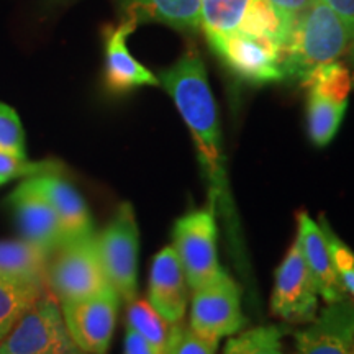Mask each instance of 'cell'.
Segmentation results:
<instances>
[{"instance_id": "obj_22", "label": "cell", "mask_w": 354, "mask_h": 354, "mask_svg": "<svg viewBox=\"0 0 354 354\" xmlns=\"http://www.w3.org/2000/svg\"><path fill=\"white\" fill-rule=\"evenodd\" d=\"M176 323L167 322L148 299L131 300L127 308V326L140 333L145 339L154 344L159 351H165L167 342H169L172 328Z\"/></svg>"}, {"instance_id": "obj_20", "label": "cell", "mask_w": 354, "mask_h": 354, "mask_svg": "<svg viewBox=\"0 0 354 354\" xmlns=\"http://www.w3.org/2000/svg\"><path fill=\"white\" fill-rule=\"evenodd\" d=\"M348 104L308 92L307 128L312 143L323 148L333 141L346 113Z\"/></svg>"}, {"instance_id": "obj_16", "label": "cell", "mask_w": 354, "mask_h": 354, "mask_svg": "<svg viewBox=\"0 0 354 354\" xmlns=\"http://www.w3.org/2000/svg\"><path fill=\"white\" fill-rule=\"evenodd\" d=\"M123 19L136 25L159 21L179 32L203 30V0H122Z\"/></svg>"}, {"instance_id": "obj_6", "label": "cell", "mask_w": 354, "mask_h": 354, "mask_svg": "<svg viewBox=\"0 0 354 354\" xmlns=\"http://www.w3.org/2000/svg\"><path fill=\"white\" fill-rule=\"evenodd\" d=\"M172 238V248L192 290L209 284L225 272L218 261L216 223L210 209L194 210L180 216L174 225Z\"/></svg>"}, {"instance_id": "obj_13", "label": "cell", "mask_w": 354, "mask_h": 354, "mask_svg": "<svg viewBox=\"0 0 354 354\" xmlns=\"http://www.w3.org/2000/svg\"><path fill=\"white\" fill-rule=\"evenodd\" d=\"M135 21L123 19L105 28V86L113 94H125L143 86H159L158 76L145 68L127 46V38L136 30Z\"/></svg>"}, {"instance_id": "obj_12", "label": "cell", "mask_w": 354, "mask_h": 354, "mask_svg": "<svg viewBox=\"0 0 354 354\" xmlns=\"http://www.w3.org/2000/svg\"><path fill=\"white\" fill-rule=\"evenodd\" d=\"M19 227L25 240L41 248L51 254L64 241L59 220L43 196L41 190L33 184L32 177L21 183L8 197Z\"/></svg>"}, {"instance_id": "obj_28", "label": "cell", "mask_w": 354, "mask_h": 354, "mask_svg": "<svg viewBox=\"0 0 354 354\" xmlns=\"http://www.w3.org/2000/svg\"><path fill=\"white\" fill-rule=\"evenodd\" d=\"M218 342L196 333L184 320L176 323L162 354H216Z\"/></svg>"}, {"instance_id": "obj_17", "label": "cell", "mask_w": 354, "mask_h": 354, "mask_svg": "<svg viewBox=\"0 0 354 354\" xmlns=\"http://www.w3.org/2000/svg\"><path fill=\"white\" fill-rule=\"evenodd\" d=\"M33 184L50 202L63 230L64 241L94 232L88 209L81 194L59 174L32 177Z\"/></svg>"}, {"instance_id": "obj_24", "label": "cell", "mask_w": 354, "mask_h": 354, "mask_svg": "<svg viewBox=\"0 0 354 354\" xmlns=\"http://www.w3.org/2000/svg\"><path fill=\"white\" fill-rule=\"evenodd\" d=\"M221 354H284L282 331L279 326L264 325L233 335Z\"/></svg>"}, {"instance_id": "obj_1", "label": "cell", "mask_w": 354, "mask_h": 354, "mask_svg": "<svg viewBox=\"0 0 354 354\" xmlns=\"http://www.w3.org/2000/svg\"><path fill=\"white\" fill-rule=\"evenodd\" d=\"M158 81L169 94L192 135L198 161L209 177L214 198L221 201L227 197V174L218 112L205 64L197 48L190 44L171 68L159 73Z\"/></svg>"}, {"instance_id": "obj_34", "label": "cell", "mask_w": 354, "mask_h": 354, "mask_svg": "<svg viewBox=\"0 0 354 354\" xmlns=\"http://www.w3.org/2000/svg\"><path fill=\"white\" fill-rule=\"evenodd\" d=\"M66 354H95V353H88V351H84V349L77 348V346H73Z\"/></svg>"}, {"instance_id": "obj_9", "label": "cell", "mask_w": 354, "mask_h": 354, "mask_svg": "<svg viewBox=\"0 0 354 354\" xmlns=\"http://www.w3.org/2000/svg\"><path fill=\"white\" fill-rule=\"evenodd\" d=\"M189 326L218 343L221 338L240 333L245 326L240 289L227 272L194 290Z\"/></svg>"}, {"instance_id": "obj_30", "label": "cell", "mask_w": 354, "mask_h": 354, "mask_svg": "<svg viewBox=\"0 0 354 354\" xmlns=\"http://www.w3.org/2000/svg\"><path fill=\"white\" fill-rule=\"evenodd\" d=\"M268 2L271 3V6L277 10L279 15L282 17V20H284L287 30H289L290 33L292 26H294L299 17L302 15L315 0H268Z\"/></svg>"}, {"instance_id": "obj_27", "label": "cell", "mask_w": 354, "mask_h": 354, "mask_svg": "<svg viewBox=\"0 0 354 354\" xmlns=\"http://www.w3.org/2000/svg\"><path fill=\"white\" fill-rule=\"evenodd\" d=\"M63 166L56 161H26V158H17L0 153V185L10 183L13 179H30V177L44 174H59Z\"/></svg>"}, {"instance_id": "obj_29", "label": "cell", "mask_w": 354, "mask_h": 354, "mask_svg": "<svg viewBox=\"0 0 354 354\" xmlns=\"http://www.w3.org/2000/svg\"><path fill=\"white\" fill-rule=\"evenodd\" d=\"M0 153L26 158L25 133L19 113L6 104H0Z\"/></svg>"}, {"instance_id": "obj_33", "label": "cell", "mask_w": 354, "mask_h": 354, "mask_svg": "<svg viewBox=\"0 0 354 354\" xmlns=\"http://www.w3.org/2000/svg\"><path fill=\"white\" fill-rule=\"evenodd\" d=\"M346 61H348V68L351 71V77H353V84H354V32L351 37V43H349L348 51H346Z\"/></svg>"}, {"instance_id": "obj_32", "label": "cell", "mask_w": 354, "mask_h": 354, "mask_svg": "<svg viewBox=\"0 0 354 354\" xmlns=\"http://www.w3.org/2000/svg\"><path fill=\"white\" fill-rule=\"evenodd\" d=\"M354 32V0H323Z\"/></svg>"}, {"instance_id": "obj_23", "label": "cell", "mask_w": 354, "mask_h": 354, "mask_svg": "<svg viewBox=\"0 0 354 354\" xmlns=\"http://www.w3.org/2000/svg\"><path fill=\"white\" fill-rule=\"evenodd\" d=\"M302 84L308 88V92L348 104L353 88V77L346 64L333 61V63L318 66L317 69H313L304 79Z\"/></svg>"}, {"instance_id": "obj_21", "label": "cell", "mask_w": 354, "mask_h": 354, "mask_svg": "<svg viewBox=\"0 0 354 354\" xmlns=\"http://www.w3.org/2000/svg\"><path fill=\"white\" fill-rule=\"evenodd\" d=\"M238 30L253 37L269 39L281 46V51L289 37L284 20L268 0H250L238 24Z\"/></svg>"}, {"instance_id": "obj_19", "label": "cell", "mask_w": 354, "mask_h": 354, "mask_svg": "<svg viewBox=\"0 0 354 354\" xmlns=\"http://www.w3.org/2000/svg\"><path fill=\"white\" fill-rule=\"evenodd\" d=\"M50 289L0 274V339L43 294Z\"/></svg>"}, {"instance_id": "obj_5", "label": "cell", "mask_w": 354, "mask_h": 354, "mask_svg": "<svg viewBox=\"0 0 354 354\" xmlns=\"http://www.w3.org/2000/svg\"><path fill=\"white\" fill-rule=\"evenodd\" d=\"M73 346L61 305L46 292L0 339V354H66Z\"/></svg>"}, {"instance_id": "obj_7", "label": "cell", "mask_w": 354, "mask_h": 354, "mask_svg": "<svg viewBox=\"0 0 354 354\" xmlns=\"http://www.w3.org/2000/svg\"><path fill=\"white\" fill-rule=\"evenodd\" d=\"M207 41L223 64L236 77L250 84L284 81L281 46L269 39L253 37L241 30L207 32Z\"/></svg>"}, {"instance_id": "obj_10", "label": "cell", "mask_w": 354, "mask_h": 354, "mask_svg": "<svg viewBox=\"0 0 354 354\" xmlns=\"http://www.w3.org/2000/svg\"><path fill=\"white\" fill-rule=\"evenodd\" d=\"M318 289L295 238L276 271L271 310L286 322L308 323L318 312Z\"/></svg>"}, {"instance_id": "obj_11", "label": "cell", "mask_w": 354, "mask_h": 354, "mask_svg": "<svg viewBox=\"0 0 354 354\" xmlns=\"http://www.w3.org/2000/svg\"><path fill=\"white\" fill-rule=\"evenodd\" d=\"M295 354H354V300L331 302L295 333Z\"/></svg>"}, {"instance_id": "obj_8", "label": "cell", "mask_w": 354, "mask_h": 354, "mask_svg": "<svg viewBox=\"0 0 354 354\" xmlns=\"http://www.w3.org/2000/svg\"><path fill=\"white\" fill-rule=\"evenodd\" d=\"M61 312L74 346L107 354L117 325L120 297L110 286L99 294L61 302Z\"/></svg>"}, {"instance_id": "obj_18", "label": "cell", "mask_w": 354, "mask_h": 354, "mask_svg": "<svg viewBox=\"0 0 354 354\" xmlns=\"http://www.w3.org/2000/svg\"><path fill=\"white\" fill-rule=\"evenodd\" d=\"M50 254L28 240L0 241V274L48 289Z\"/></svg>"}, {"instance_id": "obj_26", "label": "cell", "mask_w": 354, "mask_h": 354, "mask_svg": "<svg viewBox=\"0 0 354 354\" xmlns=\"http://www.w3.org/2000/svg\"><path fill=\"white\" fill-rule=\"evenodd\" d=\"M320 227L325 232L326 240H328L339 282H342L346 295H351V299L354 300V253L351 251V248L344 245L342 238L331 230V225L326 221L325 216L320 218Z\"/></svg>"}, {"instance_id": "obj_2", "label": "cell", "mask_w": 354, "mask_h": 354, "mask_svg": "<svg viewBox=\"0 0 354 354\" xmlns=\"http://www.w3.org/2000/svg\"><path fill=\"white\" fill-rule=\"evenodd\" d=\"M351 37V28L323 0H315L299 17L282 46L284 77L302 82L318 66L339 61Z\"/></svg>"}, {"instance_id": "obj_3", "label": "cell", "mask_w": 354, "mask_h": 354, "mask_svg": "<svg viewBox=\"0 0 354 354\" xmlns=\"http://www.w3.org/2000/svg\"><path fill=\"white\" fill-rule=\"evenodd\" d=\"M48 289L57 302L82 299L110 287L92 232L61 243L48 258Z\"/></svg>"}, {"instance_id": "obj_15", "label": "cell", "mask_w": 354, "mask_h": 354, "mask_svg": "<svg viewBox=\"0 0 354 354\" xmlns=\"http://www.w3.org/2000/svg\"><path fill=\"white\" fill-rule=\"evenodd\" d=\"M297 241L320 297L326 304L346 299L348 295L338 279L325 232L307 212H300L297 216Z\"/></svg>"}, {"instance_id": "obj_25", "label": "cell", "mask_w": 354, "mask_h": 354, "mask_svg": "<svg viewBox=\"0 0 354 354\" xmlns=\"http://www.w3.org/2000/svg\"><path fill=\"white\" fill-rule=\"evenodd\" d=\"M250 0H203V33L238 28Z\"/></svg>"}, {"instance_id": "obj_31", "label": "cell", "mask_w": 354, "mask_h": 354, "mask_svg": "<svg viewBox=\"0 0 354 354\" xmlns=\"http://www.w3.org/2000/svg\"><path fill=\"white\" fill-rule=\"evenodd\" d=\"M123 354H162V351H159L148 339H145L140 333L127 326L125 351H123Z\"/></svg>"}, {"instance_id": "obj_4", "label": "cell", "mask_w": 354, "mask_h": 354, "mask_svg": "<svg viewBox=\"0 0 354 354\" xmlns=\"http://www.w3.org/2000/svg\"><path fill=\"white\" fill-rule=\"evenodd\" d=\"M102 266L109 284L125 304L138 297L140 230L131 203L123 202L107 227L97 234Z\"/></svg>"}, {"instance_id": "obj_14", "label": "cell", "mask_w": 354, "mask_h": 354, "mask_svg": "<svg viewBox=\"0 0 354 354\" xmlns=\"http://www.w3.org/2000/svg\"><path fill=\"white\" fill-rule=\"evenodd\" d=\"M187 279L174 248L166 246L154 256L149 272L148 302L171 323L184 320L187 308Z\"/></svg>"}]
</instances>
